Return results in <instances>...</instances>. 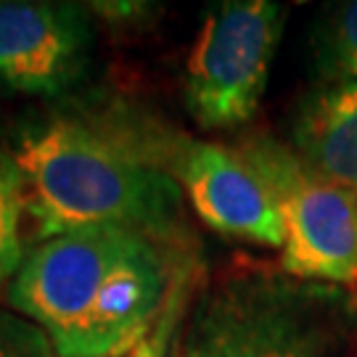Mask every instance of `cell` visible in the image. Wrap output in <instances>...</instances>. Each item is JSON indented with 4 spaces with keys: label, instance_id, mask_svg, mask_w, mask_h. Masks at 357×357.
I'll return each instance as SVG.
<instances>
[{
    "label": "cell",
    "instance_id": "7c38bea8",
    "mask_svg": "<svg viewBox=\"0 0 357 357\" xmlns=\"http://www.w3.org/2000/svg\"><path fill=\"white\" fill-rule=\"evenodd\" d=\"M178 305L169 307V312H167L165 318L159 320V326L153 328L146 339H143L141 344L135 347L128 357H167V342H169V328L175 326V318H178Z\"/></svg>",
    "mask_w": 357,
    "mask_h": 357
},
{
    "label": "cell",
    "instance_id": "8fae6325",
    "mask_svg": "<svg viewBox=\"0 0 357 357\" xmlns=\"http://www.w3.org/2000/svg\"><path fill=\"white\" fill-rule=\"evenodd\" d=\"M0 357H61L51 336L24 315L0 307Z\"/></svg>",
    "mask_w": 357,
    "mask_h": 357
},
{
    "label": "cell",
    "instance_id": "52a82bcc",
    "mask_svg": "<svg viewBox=\"0 0 357 357\" xmlns=\"http://www.w3.org/2000/svg\"><path fill=\"white\" fill-rule=\"evenodd\" d=\"M167 167L206 225L228 238L283 249L281 209L238 146L172 138Z\"/></svg>",
    "mask_w": 357,
    "mask_h": 357
},
{
    "label": "cell",
    "instance_id": "9c48e42d",
    "mask_svg": "<svg viewBox=\"0 0 357 357\" xmlns=\"http://www.w3.org/2000/svg\"><path fill=\"white\" fill-rule=\"evenodd\" d=\"M312 59L323 82L357 79V0L323 13L312 32Z\"/></svg>",
    "mask_w": 357,
    "mask_h": 357
},
{
    "label": "cell",
    "instance_id": "6da1fadb",
    "mask_svg": "<svg viewBox=\"0 0 357 357\" xmlns=\"http://www.w3.org/2000/svg\"><path fill=\"white\" fill-rule=\"evenodd\" d=\"M172 138L82 114H43L13 132L38 236L128 225L188 243L183 191L167 167Z\"/></svg>",
    "mask_w": 357,
    "mask_h": 357
},
{
    "label": "cell",
    "instance_id": "5b68a950",
    "mask_svg": "<svg viewBox=\"0 0 357 357\" xmlns=\"http://www.w3.org/2000/svg\"><path fill=\"white\" fill-rule=\"evenodd\" d=\"M146 238L151 233L128 225H90L45 238L24 257L6 299L13 312L38 323L59 352Z\"/></svg>",
    "mask_w": 357,
    "mask_h": 357
},
{
    "label": "cell",
    "instance_id": "7a4b0ae2",
    "mask_svg": "<svg viewBox=\"0 0 357 357\" xmlns=\"http://www.w3.org/2000/svg\"><path fill=\"white\" fill-rule=\"evenodd\" d=\"M355 323L349 289L238 265L193 299L175 357H339Z\"/></svg>",
    "mask_w": 357,
    "mask_h": 357
},
{
    "label": "cell",
    "instance_id": "30bf717a",
    "mask_svg": "<svg viewBox=\"0 0 357 357\" xmlns=\"http://www.w3.org/2000/svg\"><path fill=\"white\" fill-rule=\"evenodd\" d=\"M26 212V183L11 151L0 149V291L8 289L24 262L22 217Z\"/></svg>",
    "mask_w": 357,
    "mask_h": 357
},
{
    "label": "cell",
    "instance_id": "8992f818",
    "mask_svg": "<svg viewBox=\"0 0 357 357\" xmlns=\"http://www.w3.org/2000/svg\"><path fill=\"white\" fill-rule=\"evenodd\" d=\"M96 29L88 6L0 0V85L56 98L88 75Z\"/></svg>",
    "mask_w": 357,
    "mask_h": 357
},
{
    "label": "cell",
    "instance_id": "3957f363",
    "mask_svg": "<svg viewBox=\"0 0 357 357\" xmlns=\"http://www.w3.org/2000/svg\"><path fill=\"white\" fill-rule=\"evenodd\" d=\"M281 209V270L291 278L357 289V196L320 178L270 135L238 143Z\"/></svg>",
    "mask_w": 357,
    "mask_h": 357
},
{
    "label": "cell",
    "instance_id": "277c9868",
    "mask_svg": "<svg viewBox=\"0 0 357 357\" xmlns=\"http://www.w3.org/2000/svg\"><path fill=\"white\" fill-rule=\"evenodd\" d=\"M286 8L270 0H225L206 11L193 40L183 96L204 130L252 122L265 98Z\"/></svg>",
    "mask_w": 357,
    "mask_h": 357
},
{
    "label": "cell",
    "instance_id": "ba28073f",
    "mask_svg": "<svg viewBox=\"0 0 357 357\" xmlns=\"http://www.w3.org/2000/svg\"><path fill=\"white\" fill-rule=\"evenodd\" d=\"M291 149L320 178L357 196V79L307 93L294 116Z\"/></svg>",
    "mask_w": 357,
    "mask_h": 357
}]
</instances>
